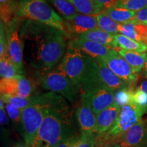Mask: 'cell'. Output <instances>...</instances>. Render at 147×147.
<instances>
[{"instance_id": "obj_1", "label": "cell", "mask_w": 147, "mask_h": 147, "mask_svg": "<svg viewBox=\"0 0 147 147\" xmlns=\"http://www.w3.org/2000/svg\"><path fill=\"white\" fill-rule=\"evenodd\" d=\"M19 35L32 63L40 71L52 69L63 59L67 50V36L63 31L28 19Z\"/></svg>"}, {"instance_id": "obj_2", "label": "cell", "mask_w": 147, "mask_h": 147, "mask_svg": "<svg viewBox=\"0 0 147 147\" xmlns=\"http://www.w3.org/2000/svg\"><path fill=\"white\" fill-rule=\"evenodd\" d=\"M81 135L74 122L73 110L59 95L47 111L31 147H56L67 139Z\"/></svg>"}, {"instance_id": "obj_3", "label": "cell", "mask_w": 147, "mask_h": 147, "mask_svg": "<svg viewBox=\"0 0 147 147\" xmlns=\"http://www.w3.org/2000/svg\"><path fill=\"white\" fill-rule=\"evenodd\" d=\"M59 95L51 91L34 95L29 105L23 110L21 132L28 147L32 145L46 113Z\"/></svg>"}, {"instance_id": "obj_4", "label": "cell", "mask_w": 147, "mask_h": 147, "mask_svg": "<svg viewBox=\"0 0 147 147\" xmlns=\"http://www.w3.org/2000/svg\"><path fill=\"white\" fill-rule=\"evenodd\" d=\"M16 16L45 24L60 29L65 34L64 20L46 0H20Z\"/></svg>"}, {"instance_id": "obj_5", "label": "cell", "mask_w": 147, "mask_h": 147, "mask_svg": "<svg viewBox=\"0 0 147 147\" xmlns=\"http://www.w3.org/2000/svg\"><path fill=\"white\" fill-rule=\"evenodd\" d=\"M38 80L44 89L61 95L71 102L80 93L78 86L64 70L61 61L50 70L39 71Z\"/></svg>"}, {"instance_id": "obj_6", "label": "cell", "mask_w": 147, "mask_h": 147, "mask_svg": "<svg viewBox=\"0 0 147 147\" xmlns=\"http://www.w3.org/2000/svg\"><path fill=\"white\" fill-rule=\"evenodd\" d=\"M61 64L69 78L78 86H80L87 69V54L78 48L67 45Z\"/></svg>"}, {"instance_id": "obj_7", "label": "cell", "mask_w": 147, "mask_h": 147, "mask_svg": "<svg viewBox=\"0 0 147 147\" xmlns=\"http://www.w3.org/2000/svg\"><path fill=\"white\" fill-rule=\"evenodd\" d=\"M143 115L140 108L134 102L122 106L115 123L104 135L107 138L119 136L142 120Z\"/></svg>"}, {"instance_id": "obj_8", "label": "cell", "mask_w": 147, "mask_h": 147, "mask_svg": "<svg viewBox=\"0 0 147 147\" xmlns=\"http://www.w3.org/2000/svg\"><path fill=\"white\" fill-rule=\"evenodd\" d=\"M108 67L114 73L126 82L129 87H134L137 82V76L131 67L115 49H112L107 56L102 59Z\"/></svg>"}, {"instance_id": "obj_9", "label": "cell", "mask_w": 147, "mask_h": 147, "mask_svg": "<svg viewBox=\"0 0 147 147\" xmlns=\"http://www.w3.org/2000/svg\"><path fill=\"white\" fill-rule=\"evenodd\" d=\"M0 91L1 95L22 97H31L34 95L32 82L24 75H17L10 78H1Z\"/></svg>"}, {"instance_id": "obj_10", "label": "cell", "mask_w": 147, "mask_h": 147, "mask_svg": "<svg viewBox=\"0 0 147 147\" xmlns=\"http://www.w3.org/2000/svg\"><path fill=\"white\" fill-rule=\"evenodd\" d=\"M81 100L87 103L97 115L115 103V91L108 87H100L81 95Z\"/></svg>"}, {"instance_id": "obj_11", "label": "cell", "mask_w": 147, "mask_h": 147, "mask_svg": "<svg viewBox=\"0 0 147 147\" xmlns=\"http://www.w3.org/2000/svg\"><path fill=\"white\" fill-rule=\"evenodd\" d=\"M63 20L67 38L70 36V34L78 36L89 31L99 28L96 16L77 13Z\"/></svg>"}, {"instance_id": "obj_12", "label": "cell", "mask_w": 147, "mask_h": 147, "mask_svg": "<svg viewBox=\"0 0 147 147\" xmlns=\"http://www.w3.org/2000/svg\"><path fill=\"white\" fill-rule=\"evenodd\" d=\"M6 32L9 56L20 74L21 75H24L25 74L23 67L24 45L20 38V35L18 34L15 24L12 23Z\"/></svg>"}, {"instance_id": "obj_13", "label": "cell", "mask_w": 147, "mask_h": 147, "mask_svg": "<svg viewBox=\"0 0 147 147\" xmlns=\"http://www.w3.org/2000/svg\"><path fill=\"white\" fill-rule=\"evenodd\" d=\"M115 138L122 147H142L147 142V119H142L125 133Z\"/></svg>"}, {"instance_id": "obj_14", "label": "cell", "mask_w": 147, "mask_h": 147, "mask_svg": "<svg viewBox=\"0 0 147 147\" xmlns=\"http://www.w3.org/2000/svg\"><path fill=\"white\" fill-rule=\"evenodd\" d=\"M87 65L80 86V95L100 87H106L103 82L98 64L93 58L87 55Z\"/></svg>"}, {"instance_id": "obj_15", "label": "cell", "mask_w": 147, "mask_h": 147, "mask_svg": "<svg viewBox=\"0 0 147 147\" xmlns=\"http://www.w3.org/2000/svg\"><path fill=\"white\" fill-rule=\"evenodd\" d=\"M75 117L82 136H88L95 133L97 122L96 115L84 101L81 100L80 105L77 108Z\"/></svg>"}, {"instance_id": "obj_16", "label": "cell", "mask_w": 147, "mask_h": 147, "mask_svg": "<svg viewBox=\"0 0 147 147\" xmlns=\"http://www.w3.org/2000/svg\"><path fill=\"white\" fill-rule=\"evenodd\" d=\"M68 45L76 47L93 59H103L107 56L111 48L100 45L90 40L74 38L69 42Z\"/></svg>"}, {"instance_id": "obj_17", "label": "cell", "mask_w": 147, "mask_h": 147, "mask_svg": "<svg viewBox=\"0 0 147 147\" xmlns=\"http://www.w3.org/2000/svg\"><path fill=\"white\" fill-rule=\"evenodd\" d=\"M121 110V106L117 103L97 114L95 133L104 134L109 131L115 123Z\"/></svg>"}, {"instance_id": "obj_18", "label": "cell", "mask_w": 147, "mask_h": 147, "mask_svg": "<svg viewBox=\"0 0 147 147\" xmlns=\"http://www.w3.org/2000/svg\"><path fill=\"white\" fill-rule=\"evenodd\" d=\"M95 60L98 64L101 78L106 87L115 92L119 89L129 87L125 82L123 81L119 76H117L108 67V65H106L102 59H95Z\"/></svg>"}, {"instance_id": "obj_19", "label": "cell", "mask_w": 147, "mask_h": 147, "mask_svg": "<svg viewBox=\"0 0 147 147\" xmlns=\"http://www.w3.org/2000/svg\"><path fill=\"white\" fill-rule=\"evenodd\" d=\"M119 33L132 40L146 42L147 25L145 23L131 21L120 24Z\"/></svg>"}, {"instance_id": "obj_20", "label": "cell", "mask_w": 147, "mask_h": 147, "mask_svg": "<svg viewBox=\"0 0 147 147\" xmlns=\"http://www.w3.org/2000/svg\"><path fill=\"white\" fill-rule=\"evenodd\" d=\"M76 37L96 42V43L106 46L111 49H115V34L104 32L100 28L89 31Z\"/></svg>"}, {"instance_id": "obj_21", "label": "cell", "mask_w": 147, "mask_h": 147, "mask_svg": "<svg viewBox=\"0 0 147 147\" xmlns=\"http://www.w3.org/2000/svg\"><path fill=\"white\" fill-rule=\"evenodd\" d=\"M116 50L126 60L134 73L138 74L142 70L147 55L146 53H139L121 49H117Z\"/></svg>"}, {"instance_id": "obj_22", "label": "cell", "mask_w": 147, "mask_h": 147, "mask_svg": "<svg viewBox=\"0 0 147 147\" xmlns=\"http://www.w3.org/2000/svg\"><path fill=\"white\" fill-rule=\"evenodd\" d=\"M115 49H121L139 53H146L147 51V45L144 42L132 40L121 34H115Z\"/></svg>"}, {"instance_id": "obj_23", "label": "cell", "mask_w": 147, "mask_h": 147, "mask_svg": "<svg viewBox=\"0 0 147 147\" xmlns=\"http://www.w3.org/2000/svg\"><path fill=\"white\" fill-rule=\"evenodd\" d=\"M103 12L120 24L132 21L136 13V12L119 6L111 7L103 11Z\"/></svg>"}, {"instance_id": "obj_24", "label": "cell", "mask_w": 147, "mask_h": 147, "mask_svg": "<svg viewBox=\"0 0 147 147\" xmlns=\"http://www.w3.org/2000/svg\"><path fill=\"white\" fill-rule=\"evenodd\" d=\"M79 13L86 15L97 16L103 12L95 0H68Z\"/></svg>"}, {"instance_id": "obj_25", "label": "cell", "mask_w": 147, "mask_h": 147, "mask_svg": "<svg viewBox=\"0 0 147 147\" xmlns=\"http://www.w3.org/2000/svg\"><path fill=\"white\" fill-rule=\"evenodd\" d=\"M21 75L14 65L8 53L0 57V76L1 78H10Z\"/></svg>"}, {"instance_id": "obj_26", "label": "cell", "mask_w": 147, "mask_h": 147, "mask_svg": "<svg viewBox=\"0 0 147 147\" xmlns=\"http://www.w3.org/2000/svg\"><path fill=\"white\" fill-rule=\"evenodd\" d=\"M96 17L99 28L112 34H119L120 23L114 21L113 18L103 12L97 14Z\"/></svg>"}, {"instance_id": "obj_27", "label": "cell", "mask_w": 147, "mask_h": 147, "mask_svg": "<svg viewBox=\"0 0 147 147\" xmlns=\"http://www.w3.org/2000/svg\"><path fill=\"white\" fill-rule=\"evenodd\" d=\"M64 18H69L78 13L74 5L68 0H49Z\"/></svg>"}, {"instance_id": "obj_28", "label": "cell", "mask_w": 147, "mask_h": 147, "mask_svg": "<svg viewBox=\"0 0 147 147\" xmlns=\"http://www.w3.org/2000/svg\"><path fill=\"white\" fill-rule=\"evenodd\" d=\"M134 87H126L119 89L115 92V103H117L121 107L133 102V97L134 93Z\"/></svg>"}, {"instance_id": "obj_29", "label": "cell", "mask_w": 147, "mask_h": 147, "mask_svg": "<svg viewBox=\"0 0 147 147\" xmlns=\"http://www.w3.org/2000/svg\"><path fill=\"white\" fill-rule=\"evenodd\" d=\"M34 96L31 97H22L19 96L2 95H1V100L3 101V103H9L15 107L19 108L20 110H23L29 105Z\"/></svg>"}, {"instance_id": "obj_30", "label": "cell", "mask_w": 147, "mask_h": 147, "mask_svg": "<svg viewBox=\"0 0 147 147\" xmlns=\"http://www.w3.org/2000/svg\"><path fill=\"white\" fill-rule=\"evenodd\" d=\"M117 6L138 12L147 7V0H118Z\"/></svg>"}, {"instance_id": "obj_31", "label": "cell", "mask_w": 147, "mask_h": 147, "mask_svg": "<svg viewBox=\"0 0 147 147\" xmlns=\"http://www.w3.org/2000/svg\"><path fill=\"white\" fill-rule=\"evenodd\" d=\"M133 102L140 108L144 115L147 113V93L138 87L134 91Z\"/></svg>"}, {"instance_id": "obj_32", "label": "cell", "mask_w": 147, "mask_h": 147, "mask_svg": "<svg viewBox=\"0 0 147 147\" xmlns=\"http://www.w3.org/2000/svg\"><path fill=\"white\" fill-rule=\"evenodd\" d=\"M4 104L5 111H6L9 119L12 120L14 123L21 125L23 110H20L19 108L15 107L9 103H4Z\"/></svg>"}, {"instance_id": "obj_33", "label": "cell", "mask_w": 147, "mask_h": 147, "mask_svg": "<svg viewBox=\"0 0 147 147\" xmlns=\"http://www.w3.org/2000/svg\"><path fill=\"white\" fill-rule=\"evenodd\" d=\"M98 143V134L94 133L88 136H80L74 147H95Z\"/></svg>"}, {"instance_id": "obj_34", "label": "cell", "mask_w": 147, "mask_h": 147, "mask_svg": "<svg viewBox=\"0 0 147 147\" xmlns=\"http://www.w3.org/2000/svg\"><path fill=\"white\" fill-rule=\"evenodd\" d=\"M95 147H122L115 138H107L104 134H98V143Z\"/></svg>"}, {"instance_id": "obj_35", "label": "cell", "mask_w": 147, "mask_h": 147, "mask_svg": "<svg viewBox=\"0 0 147 147\" xmlns=\"http://www.w3.org/2000/svg\"><path fill=\"white\" fill-rule=\"evenodd\" d=\"M4 23L1 21V30H0V57L8 53V42L7 36L5 35Z\"/></svg>"}, {"instance_id": "obj_36", "label": "cell", "mask_w": 147, "mask_h": 147, "mask_svg": "<svg viewBox=\"0 0 147 147\" xmlns=\"http://www.w3.org/2000/svg\"><path fill=\"white\" fill-rule=\"evenodd\" d=\"M99 6L104 11L113 6H117L118 0H95Z\"/></svg>"}, {"instance_id": "obj_37", "label": "cell", "mask_w": 147, "mask_h": 147, "mask_svg": "<svg viewBox=\"0 0 147 147\" xmlns=\"http://www.w3.org/2000/svg\"><path fill=\"white\" fill-rule=\"evenodd\" d=\"M138 23H147V7L142 10L138 11L136 13L133 21Z\"/></svg>"}, {"instance_id": "obj_38", "label": "cell", "mask_w": 147, "mask_h": 147, "mask_svg": "<svg viewBox=\"0 0 147 147\" xmlns=\"http://www.w3.org/2000/svg\"><path fill=\"white\" fill-rule=\"evenodd\" d=\"M81 135L76 136H73L70 138L67 139V140L64 141L62 143H61L60 144H59L56 147H74L75 144L78 142V140L80 139Z\"/></svg>"}, {"instance_id": "obj_39", "label": "cell", "mask_w": 147, "mask_h": 147, "mask_svg": "<svg viewBox=\"0 0 147 147\" xmlns=\"http://www.w3.org/2000/svg\"><path fill=\"white\" fill-rule=\"evenodd\" d=\"M0 114H1V125H7L8 123V115H7L6 111L4 108H1L0 110Z\"/></svg>"}, {"instance_id": "obj_40", "label": "cell", "mask_w": 147, "mask_h": 147, "mask_svg": "<svg viewBox=\"0 0 147 147\" xmlns=\"http://www.w3.org/2000/svg\"><path fill=\"white\" fill-rule=\"evenodd\" d=\"M138 88H139L140 89H141L142 91L147 93V78L146 80H144V81L141 82V83L140 84V85L138 87Z\"/></svg>"}, {"instance_id": "obj_41", "label": "cell", "mask_w": 147, "mask_h": 147, "mask_svg": "<svg viewBox=\"0 0 147 147\" xmlns=\"http://www.w3.org/2000/svg\"><path fill=\"white\" fill-rule=\"evenodd\" d=\"M142 71H143V74H144V77L146 78H147V55H146V59H145L144 65V67H143V69H142Z\"/></svg>"}, {"instance_id": "obj_42", "label": "cell", "mask_w": 147, "mask_h": 147, "mask_svg": "<svg viewBox=\"0 0 147 147\" xmlns=\"http://www.w3.org/2000/svg\"><path fill=\"white\" fill-rule=\"evenodd\" d=\"M12 2H13L12 0H0V4H1V5H6Z\"/></svg>"}, {"instance_id": "obj_43", "label": "cell", "mask_w": 147, "mask_h": 147, "mask_svg": "<svg viewBox=\"0 0 147 147\" xmlns=\"http://www.w3.org/2000/svg\"><path fill=\"white\" fill-rule=\"evenodd\" d=\"M12 147H28L27 145H25L23 144H21V143L19 142H16L15 144H14L12 145Z\"/></svg>"}, {"instance_id": "obj_44", "label": "cell", "mask_w": 147, "mask_h": 147, "mask_svg": "<svg viewBox=\"0 0 147 147\" xmlns=\"http://www.w3.org/2000/svg\"><path fill=\"white\" fill-rule=\"evenodd\" d=\"M142 147H147V142L144 145H143V146Z\"/></svg>"}, {"instance_id": "obj_45", "label": "cell", "mask_w": 147, "mask_h": 147, "mask_svg": "<svg viewBox=\"0 0 147 147\" xmlns=\"http://www.w3.org/2000/svg\"><path fill=\"white\" fill-rule=\"evenodd\" d=\"M145 43H146V45H147V37H146V42H145Z\"/></svg>"}]
</instances>
